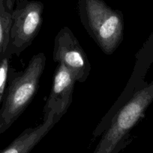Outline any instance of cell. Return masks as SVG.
Listing matches in <instances>:
<instances>
[{
  "instance_id": "52a82bcc",
  "label": "cell",
  "mask_w": 153,
  "mask_h": 153,
  "mask_svg": "<svg viewBox=\"0 0 153 153\" xmlns=\"http://www.w3.org/2000/svg\"><path fill=\"white\" fill-rule=\"evenodd\" d=\"M76 82L73 73L62 64H58L50 93L44 108V115L52 111L59 117H62L72 103Z\"/></svg>"
},
{
  "instance_id": "277c9868",
  "label": "cell",
  "mask_w": 153,
  "mask_h": 153,
  "mask_svg": "<svg viewBox=\"0 0 153 153\" xmlns=\"http://www.w3.org/2000/svg\"><path fill=\"white\" fill-rule=\"evenodd\" d=\"M44 4L38 1L20 0L11 11L12 24L8 49L19 56L29 47L42 25Z\"/></svg>"
},
{
  "instance_id": "3957f363",
  "label": "cell",
  "mask_w": 153,
  "mask_h": 153,
  "mask_svg": "<svg viewBox=\"0 0 153 153\" xmlns=\"http://www.w3.org/2000/svg\"><path fill=\"white\" fill-rule=\"evenodd\" d=\"M153 102V82L136 91L118 111L101 134L92 153H119L129 143L130 133Z\"/></svg>"
},
{
  "instance_id": "30bf717a",
  "label": "cell",
  "mask_w": 153,
  "mask_h": 153,
  "mask_svg": "<svg viewBox=\"0 0 153 153\" xmlns=\"http://www.w3.org/2000/svg\"><path fill=\"white\" fill-rule=\"evenodd\" d=\"M11 52L7 49L4 56L0 60V104L4 97L6 84L8 82L9 72V60L11 56Z\"/></svg>"
},
{
  "instance_id": "9c48e42d",
  "label": "cell",
  "mask_w": 153,
  "mask_h": 153,
  "mask_svg": "<svg viewBox=\"0 0 153 153\" xmlns=\"http://www.w3.org/2000/svg\"><path fill=\"white\" fill-rule=\"evenodd\" d=\"M11 24V12L6 7L4 0H0V60L8 48Z\"/></svg>"
},
{
  "instance_id": "8fae6325",
  "label": "cell",
  "mask_w": 153,
  "mask_h": 153,
  "mask_svg": "<svg viewBox=\"0 0 153 153\" xmlns=\"http://www.w3.org/2000/svg\"><path fill=\"white\" fill-rule=\"evenodd\" d=\"M15 1H16V0H4V4H5L6 7L9 11L11 12L13 10Z\"/></svg>"
},
{
  "instance_id": "ba28073f",
  "label": "cell",
  "mask_w": 153,
  "mask_h": 153,
  "mask_svg": "<svg viewBox=\"0 0 153 153\" xmlns=\"http://www.w3.org/2000/svg\"><path fill=\"white\" fill-rule=\"evenodd\" d=\"M60 120L61 117L52 111L44 114L41 123L26 128L0 153H30Z\"/></svg>"
},
{
  "instance_id": "8992f818",
  "label": "cell",
  "mask_w": 153,
  "mask_h": 153,
  "mask_svg": "<svg viewBox=\"0 0 153 153\" xmlns=\"http://www.w3.org/2000/svg\"><path fill=\"white\" fill-rule=\"evenodd\" d=\"M52 58L55 62L65 66L73 73L76 82L82 83L88 79L91 72L89 60L68 27H63L56 36Z\"/></svg>"
},
{
  "instance_id": "5b68a950",
  "label": "cell",
  "mask_w": 153,
  "mask_h": 153,
  "mask_svg": "<svg viewBox=\"0 0 153 153\" xmlns=\"http://www.w3.org/2000/svg\"><path fill=\"white\" fill-rule=\"evenodd\" d=\"M153 62V32L146 40L141 49L136 55V62L131 74V78L121 93L118 98L111 106L110 110L103 117L97 127L94 128L92 135L94 138L100 137L110 124L112 117L118 111L130 100L134 94L148 85L144 81L148 68Z\"/></svg>"
},
{
  "instance_id": "7a4b0ae2",
  "label": "cell",
  "mask_w": 153,
  "mask_h": 153,
  "mask_svg": "<svg viewBox=\"0 0 153 153\" xmlns=\"http://www.w3.org/2000/svg\"><path fill=\"white\" fill-rule=\"evenodd\" d=\"M78 12L88 35L106 55H112L124 37V17L104 0H80Z\"/></svg>"
},
{
  "instance_id": "6da1fadb",
  "label": "cell",
  "mask_w": 153,
  "mask_h": 153,
  "mask_svg": "<svg viewBox=\"0 0 153 153\" xmlns=\"http://www.w3.org/2000/svg\"><path fill=\"white\" fill-rule=\"evenodd\" d=\"M46 58L43 52L33 55L27 67L9 76L0 109V134L7 131L27 108L35 96Z\"/></svg>"
}]
</instances>
